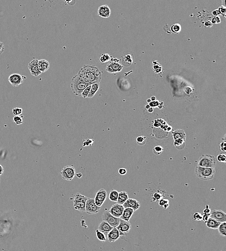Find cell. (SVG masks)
Instances as JSON below:
<instances>
[{
  "label": "cell",
  "mask_w": 226,
  "mask_h": 251,
  "mask_svg": "<svg viewBox=\"0 0 226 251\" xmlns=\"http://www.w3.org/2000/svg\"><path fill=\"white\" fill-rule=\"evenodd\" d=\"M76 76L91 84L100 83L102 78L101 73L98 67L91 65H85L80 69Z\"/></svg>",
  "instance_id": "cell-1"
},
{
  "label": "cell",
  "mask_w": 226,
  "mask_h": 251,
  "mask_svg": "<svg viewBox=\"0 0 226 251\" xmlns=\"http://www.w3.org/2000/svg\"><path fill=\"white\" fill-rule=\"evenodd\" d=\"M89 85L91 84L75 75L72 78L70 87L73 93L78 96H81L83 90Z\"/></svg>",
  "instance_id": "cell-2"
},
{
  "label": "cell",
  "mask_w": 226,
  "mask_h": 251,
  "mask_svg": "<svg viewBox=\"0 0 226 251\" xmlns=\"http://www.w3.org/2000/svg\"><path fill=\"white\" fill-rule=\"evenodd\" d=\"M195 173L198 178L207 181L213 178L216 170L215 168H204L197 165L195 168Z\"/></svg>",
  "instance_id": "cell-3"
},
{
  "label": "cell",
  "mask_w": 226,
  "mask_h": 251,
  "mask_svg": "<svg viewBox=\"0 0 226 251\" xmlns=\"http://www.w3.org/2000/svg\"><path fill=\"white\" fill-rule=\"evenodd\" d=\"M198 165L204 168H215L217 166V159L212 155H202L199 158Z\"/></svg>",
  "instance_id": "cell-4"
},
{
  "label": "cell",
  "mask_w": 226,
  "mask_h": 251,
  "mask_svg": "<svg viewBox=\"0 0 226 251\" xmlns=\"http://www.w3.org/2000/svg\"><path fill=\"white\" fill-rule=\"evenodd\" d=\"M88 199L87 196L83 195L80 193H76L73 201L74 209L81 212H85V206L86 202Z\"/></svg>",
  "instance_id": "cell-5"
},
{
  "label": "cell",
  "mask_w": 226,
  "mask_h": 251,
  "mask_svg": "<svg viewBox=\"0 0 226 251\" xmlns=\"http://www.w3.org/2000/svg\"><path fill=\"white\" fill-rule=\"evenodd\" d=\"M75 174V169L72 165L66 166L62 169L60 172L62 178L68 181H72Z\"/></svg>",
  "instance_id": "cell-6"
},
{
  "label": "cell",
  "mask_w": 226,
  "mask_h": 251,
  "mask_svg": "<svg viewBox=\"0 0 226 251\" xmlns=\"http://www.w3.org/2000/svg\"><path fill=\"white\" fill-rule=\"evenodd\" d=\"M101 207H98L96 204L94 199L88 198L86 200L85 206V212L89 215H93L99 213Z\"/></svg>",
  "instance_id": "cell-7"
},
{
  "label": "cell",
  "mask_w": 226,
  "mask_h": 251,
  "mask_svg": "<svg viewBox=\"0 0 226 251\" xmlns=\"http://www.w3.org/2000/svg\"><path fill=\"white\" fill-rule=\"evenodd\" d=\"M102 219L113 228H116L118 226L121 219L120 218L113 216L109 211H105L103 212L102 215Z\"/></svg>",
  "instance_id": "cell-8"
},
{
  "label": "cell",
  "mask_w": 226,
  "mask_h": 251,
  "mask_svg": "<svg viewBox=\"0 0 226 251\" xmlns=\"http://www.w3.org/2000/svg\"><path fill=\"white\" fill-rule=\"evenodd\" d=\"M119 231L120 237L125 236L126 233H128L131 229V225L129 221H126L122 219H120L119 224L116 227Z\"/></svg>",
  "instance_id": "cell-9"
},
{
  "label": "cell",
  "mask_w": 226,
  "mask_h": 251,
  "mask_svg": "<svg viewBox=\"0 0 226 251\" xmlns=\"http://www.w3.org/2000/svg\"><path fill=\"white\" fill-rule=\"evenodd\" d=\"M107 192L104 189H100L96 193L94 200L96 204L98 207H101L107 199Z\"/></svg>",
  "instance_id": "cell-10"
},
{
  "label": "cell",
  "mask_w": 226,
  "mask_h": 251,
  "mask_svg": "<svg viewBox=\"0 0 226 251\" xmlns=\"http://www.w3.org/2000/svg\"><path fill=\"white\" fill-rule=\"evenodd\" d=\"M26 78V76H23L18 73H13L9 76L8 80L11 85L16 87L23 83L24 79Z\"/></svg>",
  "instance_id": "cell-11"
},
{
  "label": "cell",
  "mask_w": 226,
  "mask_h": 251,
  "mask_svg": "<svg viewBox=\"0 0 226 251\" xmlns=\"http://www.w3.org/2000/svg\"><path fill=\"white\" fill-rule=\"evenodd\" d=\"M122 68L123 66L120 64L119 62L112 60L107 65L106 71L109 73H114L121 72Z\"/></svg>",
  "instance_id": "cell-12"
},
{
  "label": "cell",
  "mask_w": 226,
  "mask_h": 251,
  "mask_svg": "<svg viewBox=\"0 0 226 251\" xmlns=\"http://www.w3.org/2000/svg\"><path fill=\"white\" fill-rule=\"evenodd\" d=\"M28 69L31 75L37 77L42 74V73L40 72L39 69L38 60L36 59L33 60L29 63Z\"/></svg>",
  "instance_id": "cell-13"
},
{
  "label": "cell",
  "mask_w": 226,
  "mask_h": 251,
  "mask_svg": "<svg viewBox=\"0 0 226 251\" xmlns=\"http://www.w3.org/2000/svg\"><path fill=\"white\" fill-rule=\"evenodd\" d=\"M124 209L125 208L122 205L116 203L112 206L109 212L113 216L120 218L122 215Z\"/></svg>",
  "instance_id": "cell-14"
},
{
  "label": "cell",
  "mask_w": 226,
  "mask_h": 251,
  "mask_svg": "<svg viewBox=\"0 0 226 251\" xmlns=\"http://www.w3.org/2000/svg\"><path fill=\"white\" fill-rule=\"evenodd\" d=\"M210 217L214 219L219 222L226 221V214L221 210H213L211 211Z\"/></svg>",
  "instance_id": "cell-15"
},
{
  "label": "cell",
  "mask_w": 226,
  "mask_h": 251,
  "mask_svg": "<svg viewBox=\"0 0 226 251\" xmlns=\"http://www.w3.org/2000/svg\"><path fill=\"white\" fill-rule=\"evenodd\" d=\"M98 15L102 18H109L111 14V10L107 5H103L99 7L98 10Z\"/></svg>",
  "instance_id": "cell-16"
},
{
  "label": "cell",
  "mask_w": 226,
  "mask_h": 251,
  "mask_svg": "<svg viewBox=\"0 0 226 251\" xmlns=\"http://www.w3.org/2000/svg\"><path fill=\"white\" fill-rule=\"evenodd\" d=\"M124 208H131L134 210V211L138 210L141 206V204L136 199H128L125 203L123 204Z\"/></svg>",
  "instance_id": "cell-17"
},
{
  "label": "cell",
  "mask_w": 226,
  "mask_h": 251,
  "mask_svg": "<svg viewBox=\"0 0 226 251\" xmlns=\"http://www.w3.org/2000/svg\"><path fill=\"white\" fill-rule=\"evenodd\" d=\"M120 238L119 231L116 228H113L107 235L108 241L110 242H114Z\"/></svg>",
  "instance_id": "cell-18"
},
{
  "label": "cell",
  "mask_w": 226,
  "mask_h": 251,
  "mask_svg": "<svg viewBox=\"0 0 226 251\" xmlns=\"http://www.w3.org/2000/svg\"><path fill=\"white\" fill-rule=\"evenodd\" d=\"M113 228V227L111 226V225H109L108 223L106 222L105 221H103V220L102 222L100 223V224L99 225V226H98V229L104 233L106 236H107L108 233Z\"/></svg>",
  "instance_id": "cell-19"
},
{
  "label": "cell",
  "mask_w": 226,
  "mask_h": 251,
  "mask_svg": "<svg viewBox=\"0 0 226 251\" xmlns=\"http://www.w3.org/2000/svg\"><path fill=\"white\" fill-rule=\"evenodd\" d=\"M135 212L134 210L131 208H125L124 209L122 214L120 217V219L125 220L126 221H129Z\"/></svg>",
  "instance_id": "cell-20"
},
{
  "label": "cell",
  "mask_w": 226,
  "mask_h": 251,
  "mask_svg": "<svg viewBox=\"0 0 226 251\" xmlns=\"http://www.w3.org/2000/svg\"><path fill=\"white\" fill-rule=\"evenodd\" d=\"M38 66L39 69L41 73H45L49 70L50 68V64L46 60H38Z\"/></svg>",
  "instance_id": "cell-21"
},
{
  "label": "cell",
  "mask_w": 226,
  "mask_h": 251,
  "mask_svg": "<svg viewBox=\"0 0 226 251\" xmlns=\"http://www.w3.org/2000/svg\"><path fill=\"white\" fill-rule=\"evenodd\" d=\"M205 223H206V226L207 227H208L209 228L217 229L218 226H219L220 224L221 223L218 222V221L210 217L208 219V220L205 222Z\"/></svg>",
  "instance_id": "cell-22"
},
{
  "label": "cell",
  "mask_w": 226,
  "mask_h": 251,
  "mask_svg": "<svg viewBox=\"0 0 226 251\" xmlns=\"http://www.w3.org/2000/svg\"><path fill=\"white\" fill-rule=\"evenodd\" d=\"M174 140L183 139L186 140V135L183 130H177L172 132Z\"/></svg>",
  "instance_id": "cell-23"
},
{
  "label": "cell",
  "mask_w": 226,
  "mask_h": 251,
  "mask_svg": "<svg viewBox=\"0 0 226 251\" xmlns=\"http://www.w3.org/2000/svg\"><path fill=\"white\" fill-rule=\"evenodd\" d=\"M129 199L127 193L125 191L119 192L118 198L117 199V203L123 205L125 202Z\"/></svg>",
  "instance_id": "cell-24"
},
{
  "label": "cell",
  "mask_w": 226,
  "mask_h": 251,
  "mask_svg": "<svg viewBox=\"0 0 226 251\" xmlns=\"http://www.w3.org/2000/svg\"><path fill=\"white\" fill-rule=\"evenodd\" d=\"M99 87H100V83H95L92 84L91 86L90 91L88 95L87 96V98H93L95 96V94L96 93V92L99 90Z\"/></svg>",
  "instance_id": "cell-25"
},
{
  "label": "cell",
  "mask_w": 226,
  "mask_h": 251,
  "mask_svg": "<svg viewBox=\"0 0 226 251\" xmlns=\"http://www.w3.org/2000/svg\"><path fill=\"white\" fill-rule=\"evenodd\" d=\"M218 232L219 233L220 235L223 236V237H226V222H222L220 224L219 226H218Z\"/></svg>",
  "instance_id": "cell-26"
},
{
  "label": "cell",
  "mask_w": 226,
  "mask_h": 251,
  "mask_svg": "<svg viewBox=\"0 0 226 251\" xmlns=\"http://www.w3.org/2000/svg\"><path fill=\"white\" fill-rule=\"evenodd\" d=\"M186 140L183 139L174 140V145L178 150H182L184 148Z\"/></svg>",
  "instance_id": "cell-27"
},
{
  "label": "cell",
  "mask_w": 226,
  "mask_h": 251,
  "mask_svg": "<svg viewBox=\"0 0 226 251\" xmlns=\"http://www.w3.org/2000/svg\"><path fill=\"white\" fill-rule=\"evenodd\" d=\"M119 192L117 190L112 189L109 195V199L113 202H117L118 198Z\"/></svg>",
  "instance_id": "cell-28"
},
{
  "label": "cell",
  "mask_w": 226,
  "mask_h": 251,
  "mask_svg": "<svg viewBox=\"0 0 226 251\" xmlns=\"http://www.w3.org/2000/svg\"><path fill=\"white\" fill-rule=\"evenodd\" d=\"M181 29H182L181 26L178 23L174 24L170 27L171 31L175 34H178L180 33Z\"/></svg>",
  "instance_id": "cell-29"
},
{
  "label": "cell",
  "mask_w": 226,
  "mask_h": 251,
  "mask_svg": "<svg viewBox=\"0 0 226 251\" xmlns=\"http://www.w3.org/2000/svg\"><path fill=\"white\" fill-rule=\"evenodd\" d=\"M96 238L99 241L101 242H106L107 241V236L104 233L100 231L99 229L96 230Z\"/></svg>",
  "instance_id": "cell-30"
},
{
  "label": "cell",
  "mask_w": 226,
  "mask_h": 251,
  "mask_svg": "<svg viewBox=\"0 0 226 251\" xmlns=\"http://www.w3.org/2000/svg\"><path fill=\"white\" fill-rule=\"evenodd\" d=\"M13 121L16 125H20L23 123V116H14L13 118Z\"/></svg>",
  "instance_id": "cell-31"
},
{
  "label": "cell",
  "mask_w": 226,
  "mask_h": 251,
  "mask_svg": "<svg viewBox=\"0 0 226 251\" xmlns=\"http://www.w3.org/2000/svg\"><path fill=\"white\" fill-rule=\"evenodd\" d=\"M111 56H109L108 54H103L100 57L99 60L101 63H105L111 60Z\"/></svg>",
  "instance_id": "cell-32"
},
{
  "label": "cell",
  "mask_w": 226,
  "mask_h": 251,
  "mask_svg": "<svg viewBox=\"0 0 226 251\" xmlns=\"http://www.w3.org/2000/svg\"><path fill=\"white\" fill-rule=\"evenodd\" d=\"M159 205L161 207H163L165 209H167L168 207H169V200L167 199H160L159 202Z\"/></svg>",
  "instance_id": "cell-33"
},
{
  "label": "cell",
  "mask_w": 226,
  "mask_h": 251,
  "mask_svg": "<svg viewBox=\"0 0 226 251\" xmlns=\"http://www.w3.org/2000/svg\"><path fill=\"white\" fill-rule=\"evenodd\" d=\"M163 151H164V148L161 146H156L154 147V149H153V152L155 155H157V156L161 155Z\"/></svg>",
  "instance_id": "cell-34"
},
{
  "label": "cell",
  "mask_w": 226,
  "mask_h": 251,
  "mask_svg": "<svg viewBox=\"0 0 226 251\" xmlns=\"http://www.w3.org/2000/svg\"><path fill=\"white\" fill-rule=\"evenodd\" d=\"M12 112L14 116H20L22 114L23 109L19 107H16L12 109Z\"/></svg>",
  "instance_id": "cell-35"
},
{
  "label": "cell",
  "mask_w": 226,
  "mask_h": 251,
  "mask_svg": "<svg viewBox=\"0 0 226 251\" xmlns=\"http://www.w3.org/2000/svg\"><path fill=\"white\" fill-rule=\"evenodd\" d=\"M91 86H92V84L89 85L88 86H87V87H86L85 89L83 90V91L82 92V94H81V96L83 97L84 98H87V96L88 95L90 91Z\"/></svg>",
  "instance_id": "cell-36"
},
{
  "label": "cell",
  "mask_w": 226,
  "mask_h": 251,
  "mask_svg": "<svg viewBox=\"0 0 226 251\" xmlns=\"http://www.w3.org/2000/svg\"><path fill=\"white\" fill-rule=\"evenodd\" d=\"M137 142L140 146L144 145L146 142L145 137L143 136L138 137L137 138Z\"/></svg>",
  "instance_id": "cell-37"
},
{
  "label": "cell",
  "mask_w": 226,
  "mask_h": 251,
  "mask_svg": "<svg viewBox=\"0 0 226 251\" xmlns=\"http://www.w3.org/2000/svg\"><path fill=\"white\" fill-rule=\"evenodd\" d=\"M217 161L221 163H226V155L224 154H221L218 155L217 158Z\"/></svg>",
  "instance_id": "cell-38"
},
{
  "label": "cell",
  "mask_w": 226,
  "mask_h": 251,
  "mask_svg": "<svg viewBox=\"0 0 226 251\" xmlns=\"http://www.w3.org/2000/svg\"><path fill=\"white\" fill-rule=\"evenodd\" d=\"M203 218V215L199 212H195L193 215V219L195 221H201Z\"/></svg>",
  "instance_id": "cell-39"
},
{
  "label": "cell",
  "mask_w": 226,
  "mask_h": 251,
  "mask_svg": "<svg viewBox=\"0 0 226 251\" xmlns=\"http://www.w3.org/2000/svg\"><path fill=\"white\" fill-rule=\"evenodd\" d=\"M211 22L213 24H218L221 23V18L219 16H216L214 17L213 18H212Z\"/></svg>",
  "instance_id": "cell-40"
},
{
  "label": "cell",
  "mask_w": 226,
  "mask_h": 251,
  "mask_svg": "<svg viewBox=\"0 0 226 251\" xmlns=\"http://www.w3.org/2000/svg\"><path fill=\"white\" fill-rule=\"evenodd\" d=\"M220 14L222 15V16L225 17L226 14V8L225 6L222 5L218 8Z\"/></svg>",
  "instance_id": "cell-41"
},
{
  "label": "cell",
  "mask_w": 226,
  "mask_h": 251,
  "mask_svg": "<svg viewBox=\"0 0 226 251\" xmlns=\"http://www.w3.org/2000/svg\"><path fill=\"white\" fill-rule=\"evenodd\" d=\"M124 60L125 61H127V63H129L130 65L132 63V57L130 55H127L125 56Z\"/></svg>",
  "instance_id": "cell-42"
},
{
  "label": "cell",
  "mask_w": 226,
  "mask_h": 251,
  "mask_svg": "<svg viewBox=\"0 0 226 251\" xmlns=\"http://www.w3.org/2000/svg\"><path fill=\"white\" fill-rule=\"evenodd\" d=\"M118 173L121 175H125L127 173V170L125 168H120L118 170Z\"/></svg>",
  "instance_id": "cell-43"
},
{
  "label": "cell",
  "mask_w": 226,
  "mask_h": 251,
  "mask_svg": "<svg viewBox=\"0 0 226 251\" xmlns=\"http://www.w3.org/2000/svg\"><path fill=\"white\" fill-rule=\"evenodd\" d=\"M161 198V195L158 192L155 193L154 194V196H153V199H154V200H160Z\"/></svg>",
  "instance_id": "cell-44"
},
{
  "label": "cell",
  "mask_w": 226,
  "mask_h": 251,
  "mask_svg": "<svg viewBox=\"0 0 226 251\" xmlns=\"http://www.w3.org/2000/svg\"><path fill=\"white\" fill-rule=\"evenodd\" d=\"M210 217V213H204V215H203V218H202V220L204 221V222H206L208 220V219Z\"/></svg>",
  "instance_id": "cell-45"
},
{
  "label": "cell",
  "mask_w": 226,
  "mask_h": 251,
  "mask_svg": "<svg viewBox=\"0 0 226 251\" xmlns=\"http://www.w3.org/2000/svg\"><path fill=\"white\" fill-rule=\"evenodd\" d=\"M220 148L221 151L225 152L226 151V142H222L220 145Z\"/></svg>",
  "instance_id": "cell-46"
},
{
  "label": "cell",
  "mask_w": 226,
  "mask_h": 251,
  "mask_svg": "<svg viewBox=\"0 0 226 251\" xmlns=\"http://www.w3.org/2000/svg\"><path fill=\"white\" fill-rule=\"evenodd\" d=\"M93 143H94V140H93L91 139H90L87 140L86 141L85 143H83V145L84 144H85V145L83 146H91V145H92L93 144Z\"/></svg>",
  "instance_id": "cell-47"
},
{
  "label": "cell",
  "mask_w": 226,
  "mask_h": 251,
  "mask_svg": "<svg viewBox=\"0 0 226 251\" xmlns=\"http://www.w3.org/2000/svg\"><path fill=\"white\" fill-rule=\"evenodd\" d=\"M149 105L151 107L157 106L159 105V102L158 101H152L149 103Z\"/></svg>",
  "instance_id": "cell-48"
},
{
  "label": "cell",
  "mask_w": 226,
  "mask_h": 251,
  "mask_svg": "<svg viewBox=\"0 0 226 251\" xmlns=\"http://www.w3.org/2000/svg\"><path fill=\"white\" fill-rule=\"evenodd\" d=\"M4 43L0 41V56L4 52Z\"/></svg>",
  "instance_id": "cell-49"
},
{
  "label": "cell",
  "mask_w": 226,
  "mask_h": 251,
  "mask_svg": "<svg viewBox=\"0 0 226 251\" xmlns=\"http://www.w3.org/2000/svg\"><path fill=\"white\" fill-rule=\"evenodd\" d=\"M204 27L206 28L211 27L213 26V25L211 21H206V22H204Z\"/></svg>",
  "instance_id": "cell-50"
},
{
  "label": "cell",
  "mask_w": 226,
  "mask_h": 251,
  "mask_svg": "<svg viewBox=\"0 0 226 251\" xmlns=\"http://www.w3.org/2000/svg\"><path fill=\"white\" fill-rule=\"evenodd\" d=\"M212 14L213 15L214 17H216V16H219V15H220V13L219 12V10H218V9H216V10H214L212 12Z\"/></svg>",
  "instance_id": "cell-51"
},
{
  "label": "cell",
  "mask_w": 226,
  "mask_h": 251,
  "mask_svg": "<svg viewBox=\"0 0 226 251\" xmlns=\"http://www.w3.org/2000/svg\"><path fill=\"white\" fill-rule=\"evenodd\" d=\"M203 212H204V213H210L211 210L209 208V206H206V208H205V209L204 210V211H203Z\"/></svg>",
  "instance_id": "cell-52"
},
{
  "label": "cell",
  "mask_w": 226,
  "mask_h": 251,
  "mask_svg": "<svg viewBox=\"0 0 226 251\" xmlns=\"http://www.w3.org/2000/svg\"><path fill=\"white\" fill-rule=\"evenodd\" d=\"M75 175L78 177V178H81V177L83 176V175L81 172L76 173V174H75Z\"/></svg>",
  "instance_id": "cell-53"
},
{
  "label": "cell",
  "mask_w": 226,
  "mask_h": 251,
  "mask_svg": "<svg viewBox=\"0 0 226 251\" xmlns=\"http://www.w3.org/2000/svg\"><path fill=\"white\" fill-rule=\"evenodd\" d=\"M4 169H3V167L1 166V165H0V176L1 175H3V172H4Z\"/></svg>",
  "instance_id": "cell-54"
},
{
  "label": "cell",
  "mask_w": 226,
  "mask_h": 251,
  "mask_svg": "<svg viewBox=\"0 0 226 251\" xmlns=\"http://www.w3.org/2000/svg\"><path fill=\"white\" fill-rule=\"evenodd\" d=\"M148 111L149 113H152V112H153V111H154V109H153V108H149V109H148Z\"/></svg>",
  "instance_id": "cell-55"
},
{
  "label": "cell",
  "mask_w": 226,
  "mask_h": 251,
  "mask_svg": "<svg viewBox=\"0 0 226 251\" xmlns=\"http://www.w3.org/2000/svg\"><path fill=\"white\" fill-rule=\"evenodd\" d=\"M151 100H152V101H154L156 100V98H155V97L153 96L151 98Z\"/></svg>",
  "instance_id": "cell-56"
},
{
  "label": "cell",
  "mask_w": 226,
  "mask_h": 251,
  "mask_svg": "<svg viewBox=\"0 0 226 251\" xmlns=\"http://www.w3.org/2000/svg\"><path fill=\"white\" fill-rule=\"evenodd\" d=\"M150 106H149V104H148L146 106V108H147L148 109L149 108H150Z\"/></svg>",
  "instance_id": "cell-57"
},
{
  "label": "cell",
  "mask_w": 226,
  "mask_h": 251,
  "mask_svg": "<svg viewBox=\"0 0 226 251\" xmlns=\"http://www.w3.org/2000/svg\"><path fill=\"white\" fill-rule=\"evenodd\" d=\"M151 102V99H149L147 100V102H148V103H150Z\"/></svg>",
  "instance_id": "cell-58"
},
{
  "label": "cell",
  "mask_w": 226,
  "mask_h": 251,
  "mask_svg": "<svg viewBox=\"0 0 226 251\" xmlns=\"http://www.w3.org/2000/svg\"><path fill=\"white\" fill-rule=\"evenodd\" d=\"M0 181H1V179H0ZM0 183H1V182H0Z\"/></svg>",
  "instance_id": "cell-59"
}]
</instances>
